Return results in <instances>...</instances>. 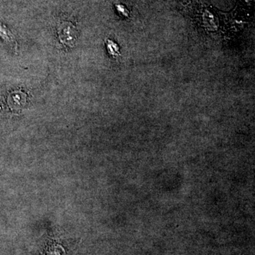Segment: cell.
I'll return each mask as SVG.
<instances>
[{"instance_id": "3957f363", "label": "cell", "mask_w": 255, "mask_h": 255, "mask_svg": "<svg viewBox=\"0 0 255 255\" xmlns=\"http://www.w3.org/2000/svg\"><path fill=\"white\" fill-rule=\"evenodd\" d=\"M8 102L10 107L13 109L21 108L23 105H25L26 102V95L21 92H14L9 95L8 99Z\"/></svg>"}, {"instance_id": "6da1fadb", "label": "cell", "mask_w": 255, "mask_h": 255, "mask_svg": "<svg viewBox=\"0 0 255 255\" xmlns=\"http://www.w3.org/2000/svg\"><path fill=\"white\" fill-rule=\"evenodd\" d=\"M75 243L54 235L48 236L36 255H72Z\"/></svg>"}, {"instance_id": "277c9868", "label": "cell", "mask_w": 255, "mask_h": 255, "mask_svg": "<svg viewBox=\"0 0 255 255\" xmlns=\"http://www.w3.org/2000/svg\"><path fill=\"white\" fill-rule=\"evenodd\" d=\"M0 36L2 38L5 43H8L10 46H16V40L14 35L8 29L6 26L0 23Z\"/></svg>"}, {"instance_id": "7a4b0ae2", "label": "cell", "mask_w": 255, "mask_h": 255, "mask_svg": "<svg viewBox=\"0 0 255 255\" xmlns=\"http://www.w3.org/2000/svg\"><path fill=\"white\" fill-rule=\"evenodd\" d=\"M58 34L59 41L64 46L72 48L75 46L78 38V30L73 23L63 21L58 25Z\"/></svg>"}, {"instance_id": "5b68a950", "label": "cell", "mask_w": 255, "mask_h": 255, "mask_svg": "<svg viewBox=\"0 0 255 255\" xmlns=\"http://www.w3.org/2000/svg\"><path fill=\"white\" fill-rule=\"evenodd\" d=\"M107 50H108L109 53H110L112 56H113L114 58H117V57L121 55L117 44H116L113 41H110V40H107Z\"/></svg>"}]
</instances>
